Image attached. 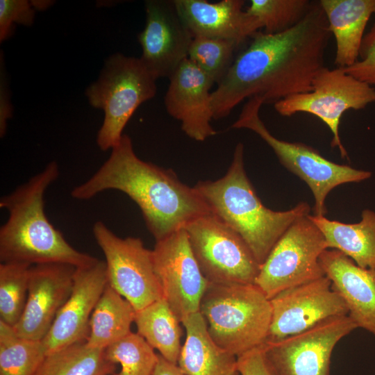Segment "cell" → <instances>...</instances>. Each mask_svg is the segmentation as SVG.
Segmentation results:
<instances>
[{"label": "cell", "instance_id": "9", "mask_svg": "<svg viewBox=\"0 0 375 375\" xmlns=\"http://www.w3.org/2000/svg\"><path fill=\"white\" fill-rule=\"evenodd\" d=\"M183 228L208 282L255 284L260 265L241 236L217 215L207 212Z\"/></svg>", "mask_w": 375, "mask_h": 375}, {"label": "cell", "instance_id": "28", "mask_svg": "<svg viewBox=\"0 0 375 375\" xmlns=\"http://www.w3.org/2000/svg\"><path fill=\"white\" fill-rule=\"evenodd\" d=\"M31 266L17 262L0 264V321L12 327L26 306Z\"/></svg>", "mask_w": 375, "mask_h": 375}, {"label": "cell", "instance_id": "35", "mask_svg": "<svg viewBox=\"0 0 375 375\" xmlns=\"http://www.w3.org/2000/svg\"><path fill=\"white\" fill-rule=\"evenodd\" d=\"M12 108L9 92L4 74L1 71L0 81V135L3 137L6 132L7 121L12 116Z\"/></svg>", "mask_w": 375, "mask_h": 375}, {"label": "cell", "instance_id": "17", "mask_svg": "<svg viewBox=\"0 0 375 375\" xmlns=\"http://www.w3.org/2000/svg\"><path fill=\"white\" fill-rule=\"evenodd\" d=\"M76 267L58 263L32 265L24 312L13 327L24 338L42 341L69 297Z\"/></svg>", "mask_w": 375, "mask_h": 375}, {"label": "cell", "instance_id": "26", "mask_svg": "<svg viewBox=\"0 0 375 375\" xmlns=\"http://www.w3.org/2000/svg\"><path fill=\"white\" fill-rule=\"evenodd\" d=\"M115 365L82 341L45 356L34 375H112Z\"/></svg>", "mask_w": 375, "mask_h": 375}, {"label": "cell", "instance_id": "24", "mask_svg": "<svg viewBox=\"0 0 375 375\" xmlns=\"http://www.w3.org/2000/svg\"><path fill=\"white\" fill-rule=\"evenodd\" d=\"M136 310L108 284L101 295L90 319L86 344L105 349L131 332Z\"/></svg>", "mask_w": 375, "mask_h": 375}, {"label": "cell", "instance_id": "21", "mask_svg": "<svg viewBox=\"0 0 375 375\" xmlns=\"http://www.w3.org/2000/svg\"><path fill=\"white\" fill-rule=\"evenodd\" d=\"M335 40L336 67L347 68L356 63L367 24L375 14V0L319 1Z\"/></svg>", "mask_w": 375, "mask_h": 375}, {"label": "cell", "instance_id": "15", "mask_svg": "<svg viewBox=\"0 0 375 375\" xmlns=\"http://www.w3.org/2000/svg\"><path fill=\"white\" fill-rule=\"evenodd\" d=\"M146 24L138 35L140 59L156 78H169L188 58L194 38L174 0L145 1Z\"/></svg>", "mask_w": 375, "mask_h": 375}, {"label": "cell", "instance_id": "34", "mask_svg": "<svg viewBox=\"0 0 375 375\" xmlns=\"http://www.w3.org/2000/svg\"><path fill=\"white\" fill-rule=\"evenodd\" d=\"M237 367L240 375H272L264 358L262 345L238 357Z\"/></svg>", "mask_w": 375, "mask_h": 375}, {"label": "cell", "instance_id": "18", "mask_svg": "<svg viewBox=\"0 0 375 375\" xmlns=\"http://www.w3.org/2000/svg\"><path fill=\"white\" fill-rule=\"evenodd\" d=\"M169 79L164 97L166 110L181 122L185 134L199 142L216 135L211 125L210 89L214 83L188 58Z\"/></svg>", "mask_w": 375, "mask_h": 375}, {"label": "cell", "instance_id": "2", "mask_svg": "<svg viewBox=\"0 0 375 375\" xmlns=\"http://www.w3.org/2000/svg\"><path fill=\"white\" fill-rule=\"evenodd\" d=\"M109 190L122 192L138 206L156 242L210 212L194 187L182 183L171 169L140 159L126 134L100 168L73 188L71 196L88 200Z\"/></svg>", "mask_w": 375, "mask_h": 375}, {"label": "cell", "instance_id": "10", "mask_svg": "<svg viewBox=\"0 0 375 375\" xmlns=\"http://www.w3.org/2000/svg\"><path fill=\"white\" fill-rule=\"evenodd\" d=\"M309 215L292 224L260 265L255 285L269 299L285 290L325 276L319 258L328 249L326 242Z\"/></svg>", "mask_w": 375, "mask_h": 375}, {"label": "cell", "instance_id": "11", "mask_svg": "<svg viewBox=\"0 0 375 375\" xmlns=\"http://www.w3.org/2000/svg\"><path fill=\"white\" fill-rule=\"evenodd\" d=\"M92 233L105 256L108 284L136 311L163 299L152 250L140 238H122L101 221L93 225Z\"/></svg>", "mask_w": 375, "mask_h": 375}, {"label": "cell", "instance_id": "23", "mask_svg": "<svg viewBox=\"0 0 375 375\" xmlns=\"http://www.w3.org/2000/svg\"><path fill=\"white\" fill-rule=\"evenodd\" d=\"M308 216L323 233L328 249L340 251L361 267L375 269V212L363 210L355 224Z\"/></svg>", "mask_w": 375, "mask_h": 375}, {"label": "cell", "instance_id": "33", "mask_svg": "<svg viewBox=\"0 0 375 375\" xmlns=\"http://www.w3.org/2000/svg\"><path fill=\"white\" fill-rule=\"evenodd\" d=\"M343 69L358 80L375 88V23L364 35L358 60Z\"/></svg>", "mask_w": 375, "mask_h": 375}, {"label": "cell", "instance_id": "3", "mask_svg": "<svg viewBox=\"0 0 375 375\" xmlns=\"http://www.w3.org/2000/svg\"><path fill=\"white\" fill-rule=\"evenodd\" d=\"M59 174L58 165L52 161L1 198L0 207L8 214L0 228L1 262L30 265L58 263L78 268L98 261L73 247L45 214V192Z\"/></svg>", "mask_w": 375, "mask_h": 375}, {"label": "cell", "instance_id": "27", "mask_svg": "<svg viewBox=\"0 0 375 375\" xmlns=\"http://www.w3.org/2000/svg\"><path fill=\"white\" fill-rule=\"evenodd\" d=\"M45 356L41 341L20 337L0 321V375H34Z\"/></svg>", "mask_w": 375, "mask_h": 375}, {"label": "cell", "instance_id": "32", "mask_svg": "<svg viewBox=\"0 0 375 375\" xmlns=\"http://www.w3.org/2000/svg\"><path fill=\"white\" fill-rule=\"evenodd\" d=\"M31 2L26 0L0 1L1 42L10 36L15 24H33L36 8Z\"/></svg>", "mask_w": 375, "mask_h": 375}, {"label": "cell", "instance_id": "29", "mask_svg": "<svg viewBox=\"0 0 375 375\" xmlns=\"http://www.w3.org/2000/svg\"><path fill=\"white\" fill-rule=\"evenodd\" d=\"M106 359L119 364L112 375H153L158 354L138 333L131 332L104 349Z\"/></svg>", "mask_w": 375, "mask_h": 375}, {"label": "cell", "instance_id": "19", "mask_svg": "<svg viewBox=\"0 0 375 375\" xmlns=\"http://www.w3.org/2000/svg\"><path fill=\"white\" fill-rule=\"evenodd\" d=\"M319 262L332 288L344 301L349 317L358 328L375 335V269L361 267L331 249L324 251Z\"/></svg>", "mask_w": 375, "mask_h": 375}, {"label": "cell", "instance_id": "7", "mask_svg": "<svg viewBox=\"0 0 375 375\" xmlns=\"http://www.w3.org/2000/svg\"><path fill=\"white\" fill-rule=\"evenodd\" d=\"M263 104L265 101L260 97L249 99L231 128H247L256 133L274 151L282 165L307 183L315 199L314 215L325 216V201L333 189L371 177L370 172L335 163L307 144L276 138L260 117Z\"/></svg>", "mask_w": 375, "mask_h": 375}, {"label": "cell", "instance_id": "5", "mask_svg": "<svg viewBox=\"0 0 375 375\" xmlns=\"http://www.w3.org/2000/svg\"><path fill=\"white\" fill-rule=\"evenodd\" d=\"M199 312L213 340L237 358L267 340L270 300L255 284L209 282Z\"/></svg>", "mask_w": 375, "mask_h": 375}, {"label": "cell", "instance_id": "22", "mask_svg": "<svg viewBox=\"0 0 375 375\" xmlns=\"http://www.w3.org/2000/svg\"><path fill=\"white\" fill-rule=\"evenodd\" d=\"M181 324L186 332L177 365L187 375H238L237 357L210 336L206 320L197 312Z\"/></svg>", "mask_w": 375, "mask_h": 375}, {"label": "cell", "instance_id": "16", "mask_svg": "<svg viewBox=\"0 0 375 375\" xmlns=\"http://www.w3.org/2000/svg\"><path fill=\"white\" fill-rule=\"evenodd\" d=\"M107 284L105 261L76 268L72 292L41 341L46 356L86 340L92 313Z\"/></svg>", "mask_w": 375, "mask_h": 375}, {"label": "cell", "instance_id": "12", "mask_svg": "<svg viewBox=\"0 0 375 375\" xmlns=\"http://www.w3.org/2000/svg\"><path fill=\"white\" fill-rule=\"evenodd\" d=\"M349 315L326 319L301 333L265 342L264 358L272 375H330L338 342L357 328Z\"/></svg>", "mask_w": 375, "mask_h": 375}, {"label": "cell", "instance_id": "30", "mask_svg": "<svg viewBox=\"0 0 375 375\" xmlns=\"http://www.w3.org/2000/svg\"><path fill=\"white\" fill-rule=\"evenodd\" d=\"M240 46L228 40L194 36L188 58L217 85L229 71Z\"/></svg>", "mask_w": 375, "mask_h": 375}, {"label": "cell", "instance_id": "25", "mask_svg": "<svg viewBox=\"0 0 375 375\" xmlns=\"http://www.w3.org/2000/svg\"><path fill=\"white\" fill-rule=\"evenodd\" d=\"M138 333L167 361L177 364L181 349L180 320L168 303L159 299L135 312Z\"/></svg>", "mask_w": 375, "mask_h": 375}, {"label": "cell", "instance_id": "20", "mask_svg": "<svg viewBox=\"0 0 375 375\" xmlns=\"http://www.w3.org/2000/svg\"><path fill=\"white\" fill-rule=\"evenodd\" d=\"M193 36L224 39L242 45L261 29L256 17L242 8L244 1L174 0Z\"/></svg>", "mask_w": 375, "mask_h": 375}, {"label": "cell", "instance_id": "36", "mask_svg": "<svg viewBox=\"0 0 375 375\" xmlns=\"http://www.w3.org/2000/svg\"><path fill=\"white\" fill-rule=\"evenodd\" d=\"M153 375H187L178 366L177 364L172 363L160 354L158 360L153 371Z\"/></svg>", "mask_w": 375, "mask_h": 375}, {"label": "cell", "instance_id": "31", "mask_svg": "<svg viewBox=\"0 0 375 375\" xmlns=\"http://www.w3.org/2000/svg\"><path fill=\"white\" fill-rule=\"evenodd\" d=\"M312 3L309 0H251L246 11L257 19L265 33L277 34L299 23Z\"/></svg>", "mask_w": 375, "mask_h": 375}, {"label": "cell", "instance_id": "6", "mask_svg": "<svg viewBox=\"0 0 375 375\" xmlns=\"http://www.w3.org/2000/svg\"><path fill=\"white\" fill-rule=\"evenodd\" d=\"M156 80L140 58L117 53L106 60L99 78L85 91L90 104L104 112L97 135L101 150L118 144L134 112L155 97Z\"/></svg>", "mask_w": 375, "mask_h": 375}, {"label": "cell", "instance_id": "1", "mask_svg": "<svg viewBox=\"0 0 375 375\" xmlns=\"http://www.w3.org/2000/svg\"><path fill=\"white\" fill-rule=\"evenodd\" d=\"M331 33L318 1L294 27L277 34L256 32L212 92L213 119L228 116L247 99L275 103L308 92L324 65Z\"/></svg>", "mask_w": 375, "mask_h": 375}, {"label": "cell", "instance_id": "4", "mask_svg": "<svg viewBox=\"0 0 375 375\" xmlns=\"http://www.w3.org/2000/svg\"><path fill=\"white\" fill-rule=\"evenodd\" d=\"M194 187L210 211L241 236L260 265L292 224L310 211L306 202L285 211L265 207L247 176L241 142L223 177L199 181Z\"/></svg>", "mask_w": 375, "mask_h": 375}, {"label": "cell", "instance_id": "13", "mask_svg": "<svg viewBox=\"0 0 375 375\" xmlns=\"http://www.w3.org/2000/svg\"><path fill=\"white\" fill-rule=\"evenodd\" d=\"M152 255L163 299L181 323L199 311L209 282L199 267L183 228L156 241Z\"/></svg>", "mask_w": 375, "mask_h": 375}, {"label": "cell", "instance_id": "14", "mask_svg": "<svg viewBox=\"0 0 375 375\" xmlns=\"http://www.w3.org/2000/svg\"><path fill=\"white\" fill-rule=\"evenodd\" d=\"M269 300L272 317L265 342L283 339L349 313L344 301L326 276L285 290Z\"/></svg>", "mask_w": 375, "mask_h": 375}, {"label": "cell", "instance_id": "8", "mask_svg": "<svg viewBox=\"0 0 375 375\" xmlns=\"http://www.w3.org/2000/svg\"><path fill=\"white\" fill-rule=\"evenodd\" d=\"M373 103L374 87L348 74L343 68L324 67L314 77L310 91L278 101L274 108L283 117L305 112L318 117L332 133L331 147L338 149L344 158L348 153L339 134L342 116L349 110L364 109Z\"/></svg>", "mask_w": 375, "mask_h": 375}]
</instances>
